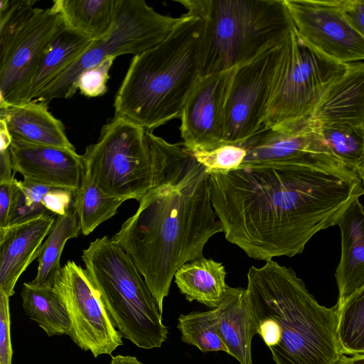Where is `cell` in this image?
Listing matches in <instances>:
<instances>
[{
	"instance_id": "cell-1",
	"label": "cell",
	"mask_w": 364,
	"mask_h": 364,
	"mask_svg": "<svg viewBox=\"0 0 364 364\" xmlns=\"http://www.w3.org/2000/svg\"><path fill=\"white\" fill-rule=\"evenodd\" d=\"M210 178L225 238L249 257L265 262L302 253L316 233L337 225L350 204L364 195L353 171L239 168Z\"/></svg>"
},
{
	"instance_id": "cell-2",
	"label": "cell",
	"mask_w": 364,
	"mask_h": 364,
	"mask_svg": "<svg viewBox=\"0 0 364 364\" xmlns=\"http://www.w3.org/2000/svg\"><path fill=\"white\" fill-rule=\"evenodd\" d=\"M154 186L112 240L129 255L162 314L176 271L204 257L223 232L211 198L210 174L185 149L146 131Z\"/></svg>"
},
{
	"instance_id": "cell-3",
	"label": "cell",
	"mask_w": 364,
	"mask_h": 364,
	"mask_svg": "<svg viewBox=\"0 0 364 364\" xmlns=\"http://www.w3.org/2000/svg\"><path fill=\"white\" fill-rule=\"evenodd\" d=\"M246 299L257 333L276 364H337L346 355L337 306L318 304L291 268L270 259L247 272Z\"/></svg>"
},
{
	"instance_id": "cell-4",
	"label": "cell",
	"mask_w": 364,
	"mask_h": 364,
	"mask_svg": "<svg viewBox=\"0 0 364 364\" xmlns=\"http://www.w3.org/2000/svg\"><path fill=\"white\" fill-rule=\"evenodd\" d=\"M203 20L186 13L168 36L136 55L115 95L114 116L153 129L181 117L200 79Z\"/></svg>"
},
{
	"instance_id": "cell-5",
	"label": "cell",
	"mask_w": 364,
	"mask_h": 364,
	"mask_svg": "<svg viewBox=\"0 0 364 364\" xmlns=\"http://www.w3.org/2000/svg\"><path fill=\"white\" fill-rule=\"evenodd\" d=\"M203 21L200 77L223 73L282 44L294 25L284 0H178Z\"/></svg>"
},
{
	"instance_id": "cell-6",
	"label": "cell",
	"mask_w": 364,
	"mask_h": 364,
	"mask_svg": "<svg viewBox=\"0 0 364 364\" xmlns=\"http://www.w3.org/2000/svg\"><path fill=\"white\" fill-rule=\"evenodd\" d=\"M90 282L114 326L139 348H160L168 328L156 301L129 255L105 236L82 250Z\"/></svg>"
},
{
	"instance_id": "cell-7",
	"label": "cell",
	"mask_w": 364,
	"mask_h": 364,
	"mask_svg": "<svg viewBox=\"0 0 364 364\" xmlns=\"http://www.w3.org/2000/svg\"><path fill=\"white\" fill-rule=\"evenodd\" d=\"M348 65L319 53L294 27L282 45L263 127L275 128L308 118L328 87Z\"/></svg>"
},
{
	"instance_id": "cell-8",
	"label": "cell",
	"mask_w": 364,
	"mask_h": 364,
	"mask_svg": "<svg viewBox=\"0 0 364 364\" xmlns=\"http://www.w3.org/2000/svg\"><path fill=\"white\" fill-rule=\"evenodd\" d=\"M146 130L119 117L102 128L82 156L85 173L106 195L138 202L154 186V166Z\"/></svg>"
},
{
	"instance_id": "cell-9",
	"label": "cell",
	"mask_w": 364,
	"mask_h": 364,
	"mask_svg": "<svg viewBox=\"0 0 364 364\" xmlns=\"http://www.w3.org/2000/svg\"><path fill=\"white\" fill-rule=\"evenodd\" d=\"M246 150L240 168L307 167L352 171L331 151L308 118L275 128L262 127L238 144Z\"/></svg>"
},
{
	"instance_id": "cell-10",
	"label": "cell",
	"mask_w": 364,
	"mask_h": 364,
	"mask_svg": "<svg viewBox=\"0 0 364 364\" xmlns=\"http://www.w3.org/2000/svg\"><path fill=\"white\" fill-rule=\"evenodd\" d=\"M53 288L68 310L71 329L68 336L95 358L110 355L122 346V334L101 303L85 269L74 261L62 268Z\"/></svg>"
},
{
	"instance_id": "cell-11",
	"label": "cell",
	"mask_w": 364,
	"mask_h": 364,
	"mask_svg": "<svg viewBox=\"0 0 364 364\" xmlns=\"http://www.w3.org/2000/svg\"><path fill=\"white\" fill-rule=\"evenodd\" d=\"M282 45L233 69L225 103V144H240L263 127Z\"/></svg>"
},
{
	"instance_id": "cell-12",
	"label": "cell",
	"mask_w": 364,
	"mask_h": 364,
	"mask_svg": "<svg viewBox=\"0 0 364 364\" xmlns=\"http://www.w3.org/2000/svg\"><path fill=\"white\" fill-rule=\"evenodd\" d=\"M299 35L340 63L364 60V38L346 18L340 0H284Z\"/></svg>"
},
{
	"instance_id": "cell-13",
	"label": "cell",
	"mask_w": 364,
	"mask_h": 364,
	"mask_svg": "<svg viewBox=\"0 0 364 364\" xmlns=\"http://www.w3.org/2000/svg\"><path fill=\"white\" fill-rule=\"evenodd\" d=\"M64 28L60 15L52 6L36 9L26 31L0 65V108L24 104L46 50Z\"/></svg>"
},
{
	"instance_id": "cell-14",
	"label": "cell",
	"mask_w": 364,
	"mask_h": 364,
	"mask_svg": "<svg viewBox=\"0 0 364 364\" xmlns=\"http://www.w3.org/2000/svg\"><path fill=\"white\" fill-rule=\"evenodd\" d=\"M233 69L201 77L181 114L183 146L189 152L225 144V103Z\"/></svg>"
},
{
	"instance_id": "cell-15",
	"label": "cell",
	"mask_w": 364,
	"mask_h": 364,
	"mask_svg": "<svg viewBox=\"0 0 364 364\" xmlns=\"http://www.w3.org/2000/svg\"><path fill=\"white\" fill-rule=\"evenodd\" d=\"M9 151L14 171L23 179L75 193L85 175L82 156L75 149L12 140Z\"/></svg>"
},
{
	"instance_id": "cell-16",
	"label": "cell",
	"mask_w": 364,
	"mask_h": 364,
	"mask_svg": "<svg viewBox=\"0 0 364 364\" xmlns=\"http://www.w3.org/2000/svg\"><path fill=\"white\" fill-rule=\"evenodd\" d=\"M57 216L48 214L11 227L0 235V291L9 297L14 294L17 281L38 258Z\"/></svg>"
},
{
	"instance_id": "cell-17",
	"label": "cell",
	"mask_w": 364,
	"mask_h": 364,
	"mask_svg": "<svg viewBox=\"0 0 364 364\" xmlns=\"http://www.w3.org/2000/svg\"><path fill=\"white\" fill-rule=\"evenodd\" d=\"M308 119L316 125H364V63L348 65L326 90Z\"/></svg>"
},
{
	"instance_id": "cell-18",
	"label": "cell",
	"mask_w": 364,
	"mask_h": 364,
	"mask_svg": "<svg viewBox=\"0 0 364 364\" xmlns=\"http://www.w3.org/2000/svg\"><path fill=\"white\" fill-rule=\"evenodd\" d=\"M341 254L336 270L338 289L337 306L364 286V208L353 200L338 221Z\"/></svg>"
},
{
	"instance_id": "cell-19",
	"label": "cell",
	"mask_w": 364,
	"mask_h": 364,
	"mask_svg": "<svg viewBox=\"0 0 364 364\" xmlns=\"http://www.w3.org/2000/svg\"><path fill=\"white\" fill-rule=\"evenodd\" d=\"M0 122L6 127L12 140L75 149L62 122L43 102L32 100L0 108Z\"/></svg>"
},
{
	"instance_id": "cell-20",
	"label": "cell",
	"mask_w": 364,
	"mask_h": 364,
	"mask_svg": "<svg viewBox=\"0 0 364 364\" xmlns=\"http://www.w3.org/2000/svg\"><path fill=\"white\" fill-rule=\"evenodd\" d=\"M215 311L218 331L229 350L228 354L240 364H253L251 343L257 333L247 305L245 289L230 287Z\"/></svg>"
},
{
	"instance_id": "cell-21",
	"label": "cell",
	"mask_w": 364,
	"mask_h": 364,
	"mask_svg": "<svg viewBox=\"0 0 364 364\" xmlns=\"http://www.w3.org/2000/svg\"><path fill=\"white\" fill-rule=\"evenodd\" d=\"M226 275L221 262L203 257L182 265L176 271L174 279L186 300L215 309L230 288L225 281Z\"/></svg>"
},
{
	"instance_id": "cell-22",
	"label": "cell",
	"mask_w": 364,
	"mask_h": 364,
	"mask_svg": "<svg viewBox=\"0 0 364 364\" xmlns=\"http://www.w3.org/2000/svg\"><path fill=\"white\" fill-rule=\"evenodd\" d=\"M117 0H55L52 7L65 26L91 40L100 41L111 32Z\"/></svg>"
},
{
	"instance_id": "cell-23",
	"label": "cell",
	"mask_w": 364,
	"mask_h": 364,
	"mask_svg": "<svg viewBox=\"0 0 364 364\" xmlns=\"http://www.w3.org/2000/svg\"><path fill=\"white\" fill-rule=\"evenodd\" d=\"M93 41L65 26L46 50L26 95L24 104L33 100L42 90L77 60Z\"/></svg>"
},
{
	"instance_id": "cell-24",
	"label": "cell",
	"mask_w": 364,
	"mask_h": 364,
	"mask_svg": "<svg viewBox=\"0 0 364 364\" xmlns=\"http://www.w3.org/2000/svg\"><path fill=\"white\" fill-rule=\"evenodd\" d=\"M81 232L73 205L63 215L57 216L50 232L43 243L37 258L38 266L35 279L30 283L37 287L52 288L62 267L60 259L66 242L77 237Z\"/></svg>"
},
{
	"instance_id": "cell-25",
	"label": "cell",
	"mask_w": 364,
	"mask_h": 364,
	"mask_svg": "<svg viewBox=\"0 0 364 364\" xmlns=\"http://www.w3.org/2000/svg\"><path fill=\"white\" fill-rule=\"evenodd\" d=\"M21 296L24 311L48 336L68 335L70 318L63 299L53 287H37L25 282Z\"/></svg>"
},
{
	"instance_id": "cell-26",
	"label": "cell",
	"mask_w": 364,
	"mask_h": 364,
	"mask_svg": "<svg viewBox=\"0 0 364 364\" xmlns=\"http://www.w3.org/2000/svg\"><path fill=\"white\" fill-rule=\"evenodd\" d=\"M311 124L333 154L360 176L364 169V125L347 122Z\"/></svg>"
},
{
	"instance_id": "cell-27",
	"label": "cell",
	"mask_w": 364,
	"mask_h": 364,
	"mask_svg": "<svg viewBox=\"0 0 364 364\" xmlns=\"http://www.w3.org/2000/svg\"><path fill=\"white\" fill-rule=\"evenodd\" d=\"M124 201L104 193L85 173L74 194L73 200L81 232L85 236L90 234L97 226L116 215Z\"/></svg>"
},
{
	"instance_id": "cell-28",
	"label": "cell",
	"mask_w": 364,
	"mask_h": 364,
	"mask_svg": "<svg viewBox=\"0 0 364 364\" xmlns=\"http://www.w3.org/2000/svg\"><path fill=\"white\" fill-rule=\"evenodd\" d=\"M177 328L184 343L197 347L203 353H229L218 331L215 309L180 315Z\"/></svg>"
},
{
	"instance_id": "cell-29",
	"label": "cell",
	"mask_w": 364,
	"mask_h": 364,
	"mask_svg": "<svg viewBox=\"0 0 364 364\" xmlns=\"http://www.w3.org/2000/svg\"><path fill=\"white\" fill-rule=\"evenodd\" d=\"M336 306L338 337L345 354H364V286Z\"/></svg>"
},
{
	"instance_id": "cell-30",
	"label": "cell",
	"mask_w": 364,
	"mask_h": 364,
	"mask_svg": "<svg viewBox=\"0 0 364 364\" xmlns=\"http://www.w3.org/2000/svg\"><path fill=\"white\" fill-rule=\"evenodd\" d=\"M33 0L0 1V65L26 31L36 9Z\"/></svg>"
},
{
	"instance_id": "cell-31",
	"label": "cell",
	"mask_w": 364,
	"mask_h": 364,
	"mask_svg": "<svg viewBox=\"0 0 364 364\" xmlns=\"http://www.w3.org/2000/svg\"><path fill=\"white\" fill-rule=\"evenodd\" d=\"M191 154L206 171L212 174L239 168L246 156V150L238 144H224L211 150Z\"/></svg>"
},
{
	"instance_id": "cell-32",
	"label": "cell",
	"mask_w": 364,
	"mask_h": 364,
	"mask_svg": "<svg viewBox=\"0 0 364 364\" xmlns=\"http://www.w3.org/2000/svg\"><path fill=\"white\" fill-rule=\"evenodd\" d=\"M116 58L109 56L100 63L83 71L77 77L74 90L88 97L103 95L107 90L109 72Z\"/></svg>"
},
{
	"instance_id": "cell-33",
	"label": "cell",
	"mask_w": 364,
	"mask_h": 364,
	"mask_svg": "<svg viewBox=\"0 0 364 364\" xmlns=\"http://www.w3.org/2000/svg\"><path fill=\"white\" fill-rule=\"evenodd\" d=\"M48 214L52 213L43 205L31 200L21 188L19 181L15 179L7 229Z\"/></svg>"
},
{
	"instance_id": "cell-34",
	"label": "cell",
	"mask_w": 364,
	"mask_h": 364,
	"mask_svg": "<svg viewBox=\"0 0 364 364\" xmlns=\"http://www.w3.org/2000/svg\"><path fill=\"white\" fill-rule=\"evenodd\" d=\"M12 356L9 296L0 291V364H11Z\"/></svg>"
},
{
	"instance_id": "cell-35",
	"label": "cell",
	"mask_w": 364,
	"mask_h": 364,
	"mask_svg": "<svg viewBox=\"0 0 364 364\" xmlns=\"http://www.w3.org/2000/svg\"><path fill=\"white\" fill-rule=\"evenodd\" d=\"M74 194L71 191L50 186L43 197L41 204L50 213L63 215L73 205Z\"/></svg>"
},
{
	"instance_id": "cell-36",
	"label": "cell",
	"mask_w": 364,
	"mask_h": 364,
	"mask_svg": "<svg viewBox=\"0 0 364 364\" xmlns=\"http://www.w3.org/2000/svg\"><path fill=\"white\" fill-rule=\"evenodd\" d=\"M340 2L348 21L364 38V0H340Z\"/></svg>"
},
{
	"instance_id": "cell-37",
	"label": "cell",
	"mask_w": 364,
	"mask_h": 364,
	"mask_svg": "<svg viewBox=\"0 0 364 364\" xmlns=\"http://www.w3.org/2000/svg\"><path fill=\"white\" fill-rule=\"evenodd\" d=\"M15 179L12 182L0 183V234L7 229Z\"/></svg>"
},
{
	"instance_id": "cell-38",
	"label": "cell",
	"mask_w": 364,
	"mask_h": 364,
	"mask_svg": "<svg viewBox=\"0 0 364 364\" xmlns=\"http://www.w3.org/2000/svg\"><path fill=\"white\" fill-rule=\"evenodd\" d=\"M15 173L14 171L11 153L9 149L0 150V183L12 182Z\"/></svg>"
},
{
	"instance_id": "cell-39",
	"label": "cell",
	"mask_w": 364,
	"mask_h": 364,
	"mask_svg": "<svg viewBox=\"0 0 364 364\" xmlns=\"http://www.w3.org/2000/svg\"><path fill=\"white\" fill-rule=\"evenodd\" d=\"M11 141L12 139L6 127L0 122V150L9 149Z\"/></svg>"
},
{
	"instance_id": "cell-40",
	"label": "cell",
	"mask_w": 364,
	"mask_h": 364,
	"mask_svg": "<svg viewBox=\"0 0 364 364\" xmlns=\"http://www.w3.org/2000/svg\"><path fill=\"white\" fill-rule=\"evenodd\" d=\"M109 364H143L136 357L117 355L112 356Z\"/></svg>"
},
{
	"instance_id": "cell-41",
	"label": "cell",
	"mask_w": 364,
	"mask_h": 364,
	"mask_svg": "<svg viewBox=\"0 0 364 364\" xmlns=\"http://www.w3.org/2000/svg\"><path fill=\"white\" fill-rule=\"evenodd\" d=\"M337 364H364V354L344 355Z\"/></svg>"
},
{
	"instance_id": "cell-42",
	"label": "cell",
	"mask_w": 364,
	"mask_h": 364,
	"mask_svg": "<svg viewBox=\"0 0 364 364\" xmlns=\"http://www.w3.org/2000/svg\"><path fill=\"white\" fill-rule=\"evenodd\" d=\"M363 177H364V169H363L362 173L360 175V179H362Z\"/></svg>"
},
{
	"instance_id": "cell-43",
	"label": "cell",
	"mask_w": 364,
	"mask_h": 364,
	"mask_svg": "<svg viewBox=\"0 0 364 364\" xmlns=\"http://www.w3.org/2000/svg\"><path fill=\"white\" fill-rule=\"evenodd\" d=\"M362 182H363V184L364 186V177L361 179Z\"/></svg>"
}]
</instances>
